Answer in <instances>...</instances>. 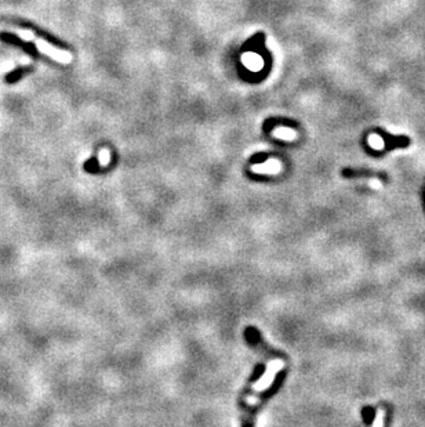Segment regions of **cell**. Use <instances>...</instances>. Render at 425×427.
<instances>
[{"mask_svg":"<svg viewBox=\"0 0 425 427\" xmlns=\"http://www.w3.org/2000/svg\"><path fill=\"white\" fill-rule=\"evenodd\" d=\"M0 39H2V41L7 42V43H11V45H15V46H18V47H21V49H24L25 51H28V53L33 55V57H36V55H37V50H36L35 43H25V42H23L21 39H19V37H17L15 35H13V33H7V32H3V33H0Z\"/></svg>","mask_w":425,"mask_h":427,"instance_id":"cell-1","label":"cell"},{"mask_svg":"<svg viewBox=\"0 0 425 427\" xmlns=\"http://www.w3.org/2000/svg\"><path fill=\"white\" fill-rule=\"evenodd\" d=\"M37 45H39V47L45 51L46 54H49L50 57H53L54 60H57V61H61V63H65V64L71 63L72 55L69 54V53H67V51H61V50L53 49L51 46H49L47 43H45V42H37Z\"/></svg>","mask_w":425,"mask_h":427,"instance_id":"cell-2","label":"cell"},{"mask_svg":"<svg viewBox=\"0 0 425 427\" xmlns=\"http://www.w3.org/2000/svg\"><path fill=\"white\" fill-rule=\"evenodd\" d=\"M251 170L254 173H268V174H276L282 170V165L276 159H269L262 165H257V166L251 167Z\"/></svg>","mask_w":425,"mask_h":427,"instance_id":"cell-3","label":"cell"},{"mask_svg":"<svg viewBox=\"0 0 425 427\" xmlns=\"http://www.w3.org/2000/svg\"><path fill=\"white\" fill-rule=\"evenodd\" d=\"M243 63L247 68H250L253 71L261 69V67H262V60H261L260 55L254 54V53H247L246 55H243Z\"/></svg>","mask_w":425,"mask_h":427,"instance_id":"cell-4","label":"cell"},{"mask_svg":"<svg viewBox=\"0 0 425 427\" xmlns=\"http://www.w3.org/2000/svg\"><path fill=\"white\" fill-rule=\"evenodd\" d=\"M272 134L278 139L287 140V141H293V140L297 139V133L293 129H289V127H276V129H273Z\"/></svg>","mask_w":425,"mask_h":427,"instance_id":"cell-5","label":"cell"},{"mask_svg":"<svg viewBox=\"0 0 425 427\" xmlns=\"http://www.w3.org/2000/svg\"><path fill=\"white\" fill-rule=\"evenodd\" d=\"M29 71H31V68H27V67L17 68V69H14L13 72H10L9 75H7L6 82H7V83H14V82H17L18 79H21V77L24 76V73L29 72Z\"/></svg>","mask_w":425,"mask_h":427,"instance_id":"cell-6","label":"cell"},{"mask_svg":"<svg viewBox=\"0 0 425 427\" xmlns=\"http://www.w3.org/2000/svg\"><path fill=\"white\" fill-rule=\"evenodd\" d=\"M367 143H369V145H370L373 149H377V151H381V149H384V147H385L384 140H382V137H380L378 134L369 135Z\"/></svg>","mask_w":425,"mask_h":427,"instance_id":"cell-7","label":"cell"},{"mask_svg":"<svg viewBox=\"0 0 425 427\" xmlns=\"http://www.w3.org/2000/svg\"><path fill=\"white\" fill-rule=\"evenodd\" d=\"M99 163H101L103 166H107L108 163H109V152H108L107 149H103V151L99 152Z\"/></svg>","mask_w":425,"mask_h":427,"instance_id":"cell-8","label":"cell"},{"mask_svg":"<svg viewBox=\"0 0 425 427\" xmlns=\"http://www.w3.org/2000/svg\"><path fill=\"white\" fill-rule=\"evenodd\" d=\"M382 416H384V412L378 411L376 416V422H374V427H382Z\"/></svg>","mask_w":425,"mask_h":427,"instance_id":"cell-9","label":"cell"}]
</instances>
